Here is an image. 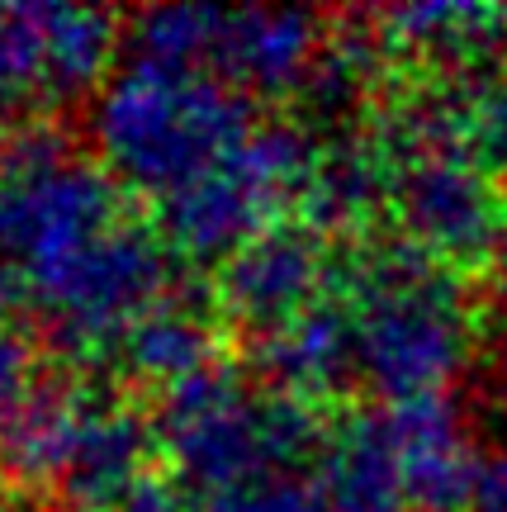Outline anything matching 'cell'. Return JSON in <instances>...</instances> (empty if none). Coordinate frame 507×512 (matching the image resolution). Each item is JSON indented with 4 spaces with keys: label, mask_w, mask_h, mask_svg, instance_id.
Here are the masks:
<instances>
[{
    "label": "cell",
    "mask_w": 507,
    "mask_h": 512,
    "mask_svg": "<svg viewBox=\"0 0 507 512\" xmlns=\"http://www.w3.org/2000/svg\"><path fill=\"white\" fill-rule=\"evenodd\" d=\"M346 309L356 337V380L389 403L441 399L474 351L465 290L432 256L389 242L346 271Z\"/></svg>",
    "instance_id": "6da1fadb"
},
{
    "label": "cell",
    "mask_w": 507,
    "mask_h": 512,
    "mask_svg": "<svg viewBox=\"0 0 507 512\" xmlns=\"http://www.w3.org/2000/svg\"><path fill=\"white\" fill-rule=\"evenodd\" d=\"M152 432L176 465V479L209 498L299 475V465L318 460L327 441L304 399L242 380L218 361L166 389Z\"/></svg>",
    "instance_id": "7a4b0ae2"
},
{
    "label": "cell",
    "mask_w": 507,
    "mask_h": 512,
    "mask_svg": "<svg viewBox=\"0 0 507 512\" xmlns=\"http://www.w3.org/2000/svg\"><path fill=\"white\" fill-rule=\"evenodd\" d=\"M247 133V95L209 72L128 62L95 105V143L109 171L157 200L200 181Z\"/></svg>",
    "instance_id": "3957f363"
},
{
    "label": "cell",
    "mask_w": 507,
    "mask_h": 512,
    "mask_svg": "<svg viewBox=\"0 0 507 512\" xmlns=\"http://www.w3.org/2000/svg\"><path fill=\"white\" fill-rule=\"evenodd\" d=\"M109 228H119V190L57 133H19L0 152V252L34 285L72 266Z\"/></svg>",
    "instance_id": "277c9868"
},
{
    "label": "cell",
    "mask_w": 507,
    "mask_h": 512,
    "mask_svg": "<svg viewBox=\"0 0 507 512\" xmlns=\"http://www.w3.org/2000/svg\"><path fill=\"white\" fill-rule=\"evenodd\" d=\"M394 133L403 143V166L389 209L403 242L441 266L493 256L507 204L460 133V110H413Z\"/></svg>",
    "instance_id": "5b68a950"
},
{
    "label": "cell",
    "mask_w": 507,
    "mask_h": 512,
    "mask_svg": "<svg viewBox=\"0 0 507 512\" xmlns=\"http://www.w3.org/2000/svg\"><path fill=\"white\" fill-rule=\"evenodd\" d=\"M318 147L290 124L252 128L200 181L162 200V228L176 252L195 261H228L275 228V214L308 200Z\"/></svg>",
    "instance_id": "8992f818"
},
{
    "label": "cell",
    "mask_w": 507,
    "mask_h": 512,
    "mask_svg": "<svg viewBox=\"0 0 507 512\" xmlns=\"http://www.w3.org/2000/svg\"><path fill=\"white\" fill-rule=\"evenodd\" d=\"M166 247L157 233L119 223L95 238L72 266L43 280L38 294L57 318L62 342L81 356H114L128 328L166 299Z\"/></svg>",
    "instance_id": "52a82bcc"
},
{
    "label": "cell",
    "mask_w": 507,
    "mask_h": 512,
    "mask_svg": "<svg viewBox=\"0 0 507 512\" xmlns=\"http://www.w3.org/2000/svg\"><path fill=\"white\" fill-rule=\"evenodd\" d=\"M342 285L346 280L337 266V247L327 242V228L275 223L271 233H261L223 261L218 299L242 328L266 337L318 309L323 299L342 294Z\"/></svg>",
    "instance_id": "ba28073f"
},
{
    "label": "cell",
    "mask_w": 507,
    "mask_h": 512,
    "mask_svg": "<svg viewBox=\"0 0 507 512\" xmlns=\"http://www.w3.org/2000/svg\"><path fill=\"white\" fill-rule=\"evenodd\" d=\"M323 48L318 19L304 10H209L200 67L237 95H290L313 81Z\"/></svg>",
    "instance_id": "9c48e42d"
},
{
    "label": "cell",
    "mask_w": 507,
    "mask_h": 512,
    "mask_svg": "<svg viewBox=\"0 0 507 512\" xmlns=\"http://www.w3.org/2000/svg\"><path fill=\"white\" fill-rule=\"evenodd\" d=\"M384 432L394 446V465L403 479V498L417 512H460L474 508L479 460H474L465 418L446 394L384 408Z\"/></svg>",
    "instance_id": "30bf717a"
},
{
    "label": "cell",
    "mask_w": 507,
    "mask_h": 512,
    "mask_svg": "<svg viewBox=\"0 0 507 512\" xmlns=\"http://www.w3.org/2000/svg\"><path fill=\"white\" fill-rule=\"evenodd\" d=\"M380 43L441 72H489L507 62V5H399L380 15Z\"/></svg>",
    "instance_id": "8fae6325"
},
{
    "label": "cell",
    "mask_w": 507,
    "mask_h": 512,
    "mask_svg": "<svg viewBox=\"0 0 507 512\" xmlns=\"http://www.w3.org/2000/svg\"><path fill=\"white\" fill-rule=\"evenodd\" d=\"M152 441H157V432L133 408H124L109 394H95L91 413L81 422V437L72 446V460L62 470V494L76 508L114 512L138 489V479H147L143 460Z\"/></svg>",
    "instance_id": "7c38bea8"
},
{
    "label": "cell",
    "mask_w": 507,
    "mask_h": 512,
    "mask_svg": "<svg viewBox=\"0 0 507 512\" xmlns=\"http://www.w3.org/2000/svg\"><path fill=\"white\" fill-rule=\"evenodd\" d=\"M261 370L271 389L294 399H323L351 384L356 375V337H351V309L346 294H332L304 318L261 337Z\"/></svg>",
    "instance_id": "4fadbf2b"
},
{
    "label": "cell",
    "mask_w": 507,
    "mask_h": 512,
    "mask_svg": "<svg viewBox=\"0 0 507 512\" xmlns=\"http://www.w3.org/2000/svg\"><path fill=\"white\" fill-rule=\"evenodd\" d=\"M313 484L323 489L327 512H403V479L394 446L384 432V413L346 418L318 451Z\"/></svg>",
    "instance_id": "5bb4252c"
},
{
    "label": "cell",
    "mask_w": 507,
    "mask_h": 512,
    "mask_svg": "<svg viewBox=\"0 0 507 512\" xmlns=\"http://www.w3.org/2000/svg\"><path fill=\"white\" fill-rule=\"evenodd\" d=\"M95 389L76 384H43L34 389L24 408L5 422V470L29 484H62V470L72 460V446L81 437V422L91 413Z\"/></svg>",
    "instance_id": "9a60e30c"
},
{
    "label": "cell",
    "mask_w": 507,
    "mask_h": 512,
    "mask_svg": "<svg viewBox=\"0 0 507 512\" xmlns=\"http://www.w3.org/2000/svg\"><path fill=\"white\" fill-rule=\"evenodd\" d=\"M114 361L138 375V380L157 384V389H171V384L190 380L200 370L214 366V328L200 309L190 304H176V299H162L157 309L138 318L128 337L119 342Z\"/></svg>",
    "instance_id": "2e32d148"
},
{
    "label": "cell",
    "mask_w": 507,
    "mask_h": 512,
    "mask_svg": "<svg viewBox=\"0 0 507 512\" xmlns=\"http://www.w3.org/2000/svg\"><path fill=\"white\" fill-rule=\"evenodd\" d=\"M48 10H0V114L24 95H57Z\"/></svg>",
    "instance_id": "e0dca14e"
},
{
    "label": "cell",
    "mask_w": 507,
    "mask_h": 512,
    "mask_svg": "<svg viewBox=\"0 0 507 512\" xmlns=\"http://www.w3.org/2000/svg\"><path fill=\"white\" fill-rule=\"evenodd\" d=\"M460 133L484 166H507V72L460 110Z\"/></svg>",
    "instance_id": "ac0fdd59"
},
{
    "label": "cell",
    "mask_w": 507,
    "mask_h": 512,
    "mask_svg": "<svg viewBox=\"0 0 507 512\" xmlns=\"http://www.w3.org/2000/svg\"><path fill=\"white\" fill-rule=\"evenodd\" d=\"M29 370H34V351L24 347L19 337H5L0 332V427L15 418L24 399L34 394L29 389Z\"/></svg>",
    "instance_id": "d6986e66"
},
{
    "label": "cell",
    "mask_w": 507,
    "mask_h": 512,
    "mask_svg": "<svg viewBox=\"0 0 507 512\" xmlns=\"http://www.w3.org/2000/svg\"><path fill=\"white\" fill-rule=\"evenodd\" d=\"M114 512H204V508L195 503V489H190V484L147 475V479H138V489H133Z\"/></svg>",
    "instance_id": "ffe728a7"
},
{
    "label": "cell",
    "mask_w": 507,
    "mask_h": 512,
    "mask_svg": "<svg viewBox=\"0 0 507 512\" xmlns=\"http://www.w3.org/2000/svg\"><path fill=\"white\" fill-rule=\"evenodd\" d=\"M474 512H507V441L498 446V456L484 460V470H479Z\"/></svg>",
    "instance_id": "44dd1931"
},
{
    "label": "cell",
    "mask_w": 507,
    "mask_h": 512,
    "mask_svg": "<svg viewBox=\"0 0 507 512\" xmlns=\"http://www.w3.org/2000/svg\"><path fill=\"white\" fill-rule=\"evenodd\" d=\"M493 266H498V280L507 290V214H503V233H498V247H493Z\"/></svg>",
    "instance_id": "7402d4cb"
},
{
    "label": "cell",
    "mask_w": 507,
    "mask_h": 512,
    "mask_svg": "<svg viewBox=\"0 0 507 512\" xmlns=\"http://www.w3.org/2000/svg\"><path fill=\"white\" fill-rule=\"evenodd\" d=\"M493 384L503 389V399H507V342L498 347V356H493Z\"/></svg>",
    "instance_id": "603a6c76"
}]
</instances>
